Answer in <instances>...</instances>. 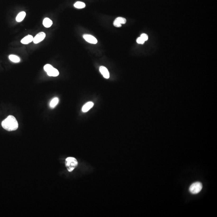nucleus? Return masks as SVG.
Returning <instances> with one entry per match:
<instances>
[{
  "label": "nucleus",
  "mask_w": 217,
  "mask_h": 217,
  "mask_svg": "<svg viewBox=\"0 0 217 217\" xmlns=\"http://www.w3.org/2000/svg\"><path fill=\"white\" fill-rule=\"evenodd\" d=\"M202 184L199 182H196L193 183L190 186L189 190L191 193L193 194H198L202 189Z\"/></svg>",
  "instance_id": "3"
},
{
  "label": "nucleus",
  "mask_w": 217,
  "mask_h": 217,
  "mask_svg": "<svg viewBox=\"0 0 217 217\" xmlns=\"http://www.w3.org/2000/svg\"><path fill=\"white\" fill-rule=\"evenodd\" d=\"M52 24V21L48 18H46L43 19V26L46 28H50Z\"/></svg>",
  "instance_id": "10"
},
{
  "label": "nucleus",
  "mask_w": 217,
  "mask_h": 217,
  "mask_svg": "<svg viewBox=\"0 0 217 217\" xmlns=\"http://www.w3.org/2000/svg\"><path fill=\"white\" fill-rule=\"evenodd\" d=\"M25 16H26V13L25 12L22 11V12H20V13H18L16 17V21L18 22H21L23 20Z\"/></svg>",
  "instance_id": "11"
},
{
  "label": "nucleus",
  "mask_w": 217,
  "mask_h": 217,
  "mask_svg": "<svg viewBox=\"0 0 217 217\" xmlns=\"http://www.w3.org/2000/svg\"><path fill=\"white\" fill-rule=\"evenodd\" d=\"M52 67L53 66H51V65H49V64H47V65H46L44 66L43 67V69H44V70H45L46 72H47L49 71V70H50V69L52 68Z\"/></svg>",
  "instance_id": "16"
},
{
  "label": "nucleus",
  "mask_w": 217,
  "mask_h": 217,
  "mask_svg": "<svg viewBox=\"0 0 217 217\" xmlns=\"http://www.w3.org/2000/svg\"><path fill=\"white\" fill-rule=\"evenodd\" d=\"M47 75L49 76H54L55 77L57 76L59 74V72L56 69L53 67L52 68L50 69L49 71L47 72Z\"/></svg>",
  "instance_id": "8"
},
{
  "label": "nucleus",
  "mask_w": 217,
  "mask_h": 217,
  "mask_svg": "<svg viewBox=\"0 0 217 217\" xmlns=\"http://www.w3.org/2000/svg\"><path fill=\"white\" fill-rule=\"evenodd\" d=\"M33 37L32 35H28L24 37L22 40H21V43L24 44H28V43L32 42L33 40Z\"/></svg>",
  "instance_id": "9"
},
{
  "label": "nucleus",
  "mask_w": 217,
  "mask_h": 217,
  "mask_svg": "<svg viewBox=\"0 0 217 217\" xmlns=\"http://www.w3.org/2000/svg\"><path fill=\"white\" fill-rule=\"evenodd\" d=\"M78 165V161L75 158L69 157L66 158L65 165L69 172H72L77 166Z\"/></svg>",
  "instance_id": "2"
},
{
  "label": "nucleus",
  "mask_w": 217,
  "mask_h": 217,
  "mask_svg": "<svg viewBox=\"0 0 217 217\" xmlns=\"http://www.w3.org/2000/svg\"><path fill=\"white\" fill-rule=\"evenodd\" d=\"M114 21L118 23L122 24H125L126 23V19L123 17H118L116 18Z\"/></svg>",
  "instance_id": "15"
},
{
  "label": "nucleus",
  "mask_w": 217,
  "mask_h": 217,
  "mask_svg": "<svg viewBox=\"0 0 217 217\" xmlns=\"http://www.w3.org/2000/svg\"><path fill=\"white\" fill-rule=\"evenodd\" d=\"M83 37L86 41L89 43L96 44L97 43V39L91 35L85 34L83 35Z\"/></svg>",
  "instance_id": "5"
},
{
  "label": "nucleus",
  "mask_w": 217,
  "mask_h": 217,
  "mask_svg": "<svg viewBox=\"0 0 217 217\" xmlns=\"http://www.w3.org/2000/svg\"><path fill=\"white\" fill-rule=\"evenodd\" d=\"M140 37H141V38H142V39H143L145 42L148 40V36L147 35L145 34V33H143V34H142L141 35V36H140Z\"/></svg>",
  "instance_id": "17"
},
{
  "label": "nucleus",
  "mask_w": 217,
  "mask_h": 217,
  "mask_svg": "<svg viewBox=\"0 0 217 217\" xmlns=\"http://www.w3.org/2000/svg\"><path fill=\"white\" fill-rule=\"evenodd\" d=\"M85 4L84 3L80 1L76 2V3L74 4V7L77 9H83L85 7Z\"/></svg>",
  "instance_id": "14"
},
{
  "label": "nucleus",
  "mask_w": 217,
  "mask_h": 217,
  "mask_svg": "<svg viewBox=\"0 0 217 217\" xmlns=\"http://www.w3.org/2000/svg\"><path fill=\"white\" fill-rule=\"evenodd\" d=\"M46 37V34L43 32L38 33L33 38V42L35 44H37L43 41Z\"/></svg>",
  "instance_id": "4"
},
{
  "label": "nucleus",
  "mask_w": 217,
  "mask_h": 217,
  "mask_svg": "<svg viewBox=\"0 0 217 217\" xmlns=\"http://www.w3.org/2000/svg\"><path fill=\"white\" fill-rule=\"evenodd\" d=\"M2 126L8 131H13L18 129V123L16 118L13 115H9L3 120L1 124Z\"/></svg>",
  "instance_id": "1"
},
{
  "label": "nucleus",
  "mask_w": 217,
  "mask_h": 217,
  "mask_svg": "<svg viewBox=\"0 0 217 217\" xmlns=\"http://www.w3.org/2000/svg\"><path fill=\"white\" fill-rule=\"evenodd\" d=\"M136 42L138 43L139 44H143L145 42V41L142 39V38H141V37H139L137 38Z\"/></svg>",
  "instance_id": "18"
},
{
  "label": "nucleus",
  "mask_w": 217,
  "mask_h": 217,
  "mask_svg": "<svg viewBox=\"0 0 217 217\" xmlns=\"http://www.w3.org/2000/svg\"><path fill=\"white\" fill-rule=\"evenodd\" d=\"M93 106L94 103L93 102H88L86 103V104H84L82 107V111L84 113H86L91 108H92V107H93Z\"/></svg>",
  "instance_id": "7"
},
{
  "label": "nucleus",
  "mask_w": 217,
  "mask_h": 217,
  "mask_svg": "<svg viewBox=\"0 0 217 217\" xmlns=\"http://www.w3.org/2000/svg\"><path fill=\"white\" fill-rule=\"evenodd\" d=\"M99 71L101 73V74L103 75L104 78L106 79L109 78V76H110L109 73L106 67H104L103 66H100V68H99Z\"/></svg>",
  "instance_id": "6"
},
{
  "label": "nucleus",
  "mask_w": 217,
  "mask_h": 217,
  "mask_svg": "<svg viewBox=\"0 0 217 217\" xmlns=\"http://www.w3.org/2000/svg\"><path fill=\"white\" fill-rule=\"evenodd\" d=\"M9 59L12 62L14 63H18L20 61V58L17 55H11L9 56Z\"/></svg>",
  "instance_id": "13"
},
{
  "label": "nucleus",
  "mask_w": 217,
  "mask_h": 217,
  "mask_svg": "<svg viewBox=\"0 0 217 217\" xmlns=\"http://www.w3.org/2000/svg\"><path fill=\"white\" fill-rule=\"evenodd\" d=\"M59 102V99L57 97H55L52 99L50 102V106L51 108H54L57 105Z\"/></svg>",
  "instance_id": "12"
}]
</instances>
